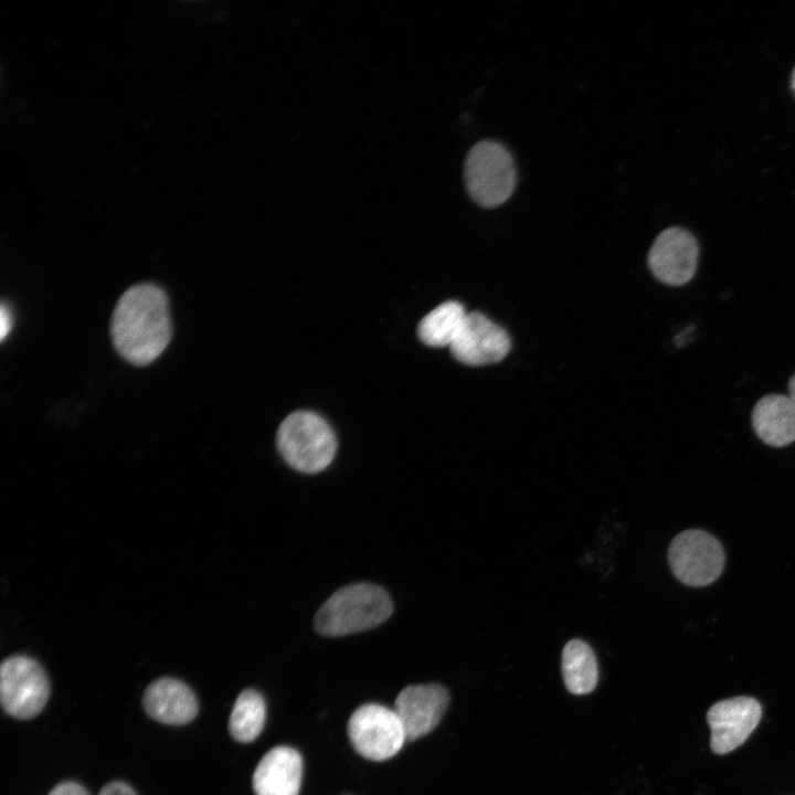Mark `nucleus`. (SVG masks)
Instances as JSON below:
<instances>
[{
	"instance_id": "f257e3e1",
	"label": "nucleus",
	"mask_w": 795,
	"mask_h": 795,
	"mask_svg": "<svg viewBox=\"0 0 795 795\" xmlns=\"http://www.w3.org/2000/svg\"><path fill=\"white\" fill-rule=\"evenodd\" d=\"M172 335L169 300L158 285L140 283L118 299L110 320L117 352L128 362L147 365L167 348Z\"/></svg>"
},
{
	"instance_id": "f03ea898",
	"label": "nucleus",
	"mask_w": 795,
	"mask_h": 795,
	"mask_svg": "<svg viewBox=\"0 0 795 795\" xmlns=\"http://www.w3.org/2000/svg\"><path fill=\"white\" fill-rule=\"evenodd\" d=\"M392 612L393 603L384 589L354 583L339 589L321 605L314 626L324 636H344L382 624Z\"/></svg>"
},
{
	"instance_id": "7ed1b4c3",
	"label": "nucleus",
	"mask_w": 795,
	"mask_h": 795,
	"mask_svg": "<svg viewBox=\"0 0 795 795\" xmlns=\"http://www.w3.org/2000/svg\"><path fill=\"white\" fill-rule=\"evenodd\" d=\"M276 443L284 460L304 474H317L327 468L337 451L332 428L321 416L309 411L289 414L278 427Z\"/></svg>"
},
{
	"instance_id": "20e7f679",
	"label": "nucleus",
	"mask_w": 795,
	"mask_h": 795,
	"mask_svg": "<svg viewBox=\"0 0 795 795\" xmlns=\"http://www.w3.org/2000/svg\"><path fill=\"white\" fill-rule=\"evenodd\" d=\"M464 181L469 197L478 205L486 209L501 205L517 183L512 155L499 141H478L465 158Z\"/></svg>"
},
{
	"instance_id": "39448f33",
	"label": "nucleus",
	"mask_w": 795,
	"mask_h": 795,
	"mask_svg": "<svg viewBox=\"0 0 795 795\" xmlns=\"http://www.w3.org/2000/svg\"><path fill=\"white\" fill-rule=\"evenodd\" d=\"M50 696L49 678L33 658L13 655L0 667V700L11 717L28 720L38 716Z\"/></svg>"
},
{
	"instance_id": "423d86ee",
	"label": "nucleus",
	"mask_w": 795,
	"mask_h": 795,
	"mask_svg": "<svg viewBox=\"0 0 795 795\" xmlns=\"http://www.w3.org/2000/svg\"><path fill=\"white\" fill-rule=\"evenodd\" d=\"M668 561L678 581L692 587H702L721 575L725 555L716 537L703 530L690 529L672 539Z\"/></svg>"
},
{
	"instance_id": "0eeeda50",
	"label": "nucleus",
	"mask_w": 795,
	"mask_h": 795,
	"mask_svg": "<svg viewBox=\"0 0 795 795\" xmlns=\"http://www.w3.org/2000/svg\"><path fill=\"white\" fill-rule=\"evenodd\" d=\"M347 731L356 752L371 761L391 759L406 741L395 711L378 703L360 706L351 714Z\"/></svg>"
},
{
	"instance_id": "6e6552de",
	"label": "nucleus",
	"mask_w": 795,
	"mask_h": 795,
	"mask_svg": "<svg viewBox=\"0 0 795 795\" xmlns=\"http://www.w3.org/2000/svg\"><path fill=\"white\" fill-rule=\"evenodd\" d=\"M699 246L696 237L678 226L664 230L654 241L647 256L654 276L670 286H681L697 271Z\"/></svg>"
},
{
	"instance_id": "1a4fd4ad",
	"label": "nucleus",
	"mask_w": 795,
	"mask_h": 795,
	"mask_svg": "<svg viewBox=\"0 0 795 795\" xmlns=\"http://www.w3.org/2000/svg\"><path fill=\"white\" fill-rule=\"evenodd\" d=\"M507 331L478 311L467 314L464 325L449 347L460 363L480 367L501 361L510 350Z\"/></svg>"
},
{
	"instance_id": "9d476101",
	"label": "nucleus",
	"mask_w": 795,
	"mask_h": 795,
	"mask_svg": "<svg viewBox=\"0 0 795 795\" xmlns=\"http://www.w3.org/2000/svg\"><path fill=\"white\" fill-rule=\"evenodd\" d=\"M762 708L751 697H734L714 703L707 712L710 746L716 754H725L740 746L760 722Z\"/></svg>"
},
{
	"instance_id": "9b49d317",
	"label": "nucleus",
	"mask_w": 795,
	"mask_h": 795,
	"mask_svg": "<svg viewBox=\"0 0 795 795\" xmlns=\"http://www.w3.org/2000/svg\"><path fill=\"white\" fill-rule=\"evenodd\" d=\"M448 702L447 689L438 683L412 685L402 689L393 710L403 725L406 740H415L433 731Z\"/></svg>"
},
{
	"instance_id": "f8f14e48",
	"label": "nucleus",
	"mask_w": 795,
	"mask_h": 795,
	"mask_svg": "<svg viewBox=\"0 0 795 795\" xmlns=\"http://www.w3.org/2000/svg\"><path fill=\"white\" fill-rule=\"evenodd\" d=\"M142 706L150 718L171 725L191 722L199 711V702L192 689L171 677L151 682L144 692Z\"/></svg>"
},
{
	"instance_id": "ddd939ff",
	"label": "nucleus",
	"mask_w": 795,
	"mask_h": 795,
	"mask_svg": "<svg viewBox=\"0 0 795 795\" xmlns=\"http://www.w3.org/2000/svg\"><path fill=\"white\" fill-rule=\"evenodd\" d=\"M303 759L295 749L279 745L269 750L257 764L253 778L255 795H298Z\"/></svg>"
},
{
	"instance_id": "4468645a",
	"label": "nucleus",
	"mask_w": 795,
	"mask_h": 795,
	"mask_svg": "<svg viewBox=\"0 0 795 795\" xmlns=\"http://www.w3.org/2000/svg\"><path fill=\"white\" fill-rule=\"evenodd\" d=\"M759 438L772 447L795 442V405L789 396L768 394L761 398L751 414Z\"/></svg>"
},
{
	"instance_id": "2eb2a0df",
	"label": "nucleus",
	"mask_w": 795,
	"mask_h": 795,
	"mask_svg": "<svg viewBox=\"0 0 795 795\" xmlns=\"http://www.w3.org/2000/svg\"><path fill=\"white\" fill-rule=\"evenodd\" d=\"M561 670L566 689L574 695L591 692L598 680L596 657L581 639H572L563 647Z\"/></svg>"
},
{
	"instance_id": "dca6fc26",
	"label": "nucleus",
	"mask_w": 795,
	"mask_h": 795,
	"mask_svg": "<svg viewBox=\"0 0 795 795\" xmlns=\"http://www.w3.org/2000/svg\"><path fill=\"white\" fill-rule=\"evenodd\" d=\"M467 314L460 303L445 301L422 318L417 326L418 338L430 347H451L458 336Z\"/></svg>"
},
{
	"instance_id": "f3484780",
	"label": "nucleus",
	"mask_w": 795,
	"mask_h": 795,
	"mask_svg": "<svg viewBox=\"0 0 795 795\" xmlns=\"http://www.w3.org/2000/svg\"><path fill=\"white\" fill-rule=\"evenodd\" d=\"M265 720L266 704L264 698L254 689H245L234 702L229 720L230 734L239 742H252L262 732Z\"/></svg>"
},
{
	"instance_id": "a211bd4d",
	"label": "nucleus",
	"mask_w": 795,
	"mask_h": 795,
	"mask_svg": "<svg viewBox=\"0 0 795 795\" xmlns=\"http://www.w3.org/2000/svg\"><path fill=\"white\" fill-rule=\"evenodd\" d=\"M49 795H91L89 792L81 784L66 781L57 784Z\"/></svg>"
},
{
	"instance_id": "6ab92c4d",
	"label": "nucleus",
	"mask_w": 795,
	"mask_h": 795,
	"mask_svg": "<svg viewBox=\"0 0 795 795\" xmlns=\"http://www.w3.org/2000/svg\"><path fill=\"white\" fill-rule=\"evenodd\" d=\"M98 795H138L135 789L129 786L128 784L120 782V781H114L105 786L99 791Z\"/></svg>"
},
{
	"instance_id": "aec40b11",
	"label": "nucleus",
	"mask_w": 795,
	"mask_h": 795,
	"mask_svg": "<svg viewBox=\"0 0 795 795\" xmlns=\"http://www.w3.org/2000/svg\"><path fill=\"white\" fill-rule=\"evenodd\" d=\"M0 321H1V340L6 338L12 326L11 311L4 304L1 305L0 309Z\"/></svg>"
},
{
	"instance_id": "412c9836",
	"label": "nucleus",
	"mask_w": 795,
	"mask_h": 795,
	"mask_svg": "<svg viewBox=\"0 0 795 795\" xmlns=\"http://www.w3.org/2000/svg\"><path fill=\"white\" fill-rule=\"evenodd\" d=\"M787 388H788V396L795 405V373L789 378Z\"/></svg>"
},
{
	"instance_id": "4be33fe9",
	"label": "nucleus",
	"mask_w": 795,
	"mask_h": 795,
	"mask_svg": "<svg viewBox=\"0 0 795 795\" xmlns=\"http://www.w3.org/2000/svg\"><path fill=\"white\" fill-rule=\"evenodd\" d=\"M792 87L795 92V68H794L793 75H792Z\"/></svg>"
}]
</instances>
